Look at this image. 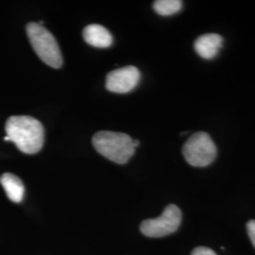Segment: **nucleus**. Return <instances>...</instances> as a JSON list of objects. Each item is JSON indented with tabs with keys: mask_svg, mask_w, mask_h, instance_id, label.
<instances>
[{
	"mask_svg": "<svg viewBox=\"0 0 255 255\" xmlns=\"http://www.w3.org/2000/svg\"><path fill=\"white\" fill-rule=\"evenodd\" d=\"M5 129L9 141L13 142L23 153H37L44 145V127L34 118L28 116L10 117L6 122Z\"/></svg>",
	"mask_w": 255,
	"mask_h": 255,
	"instance_id": "obj_1",
	"label": "nucleus"
},
{
	"mask_svg": "<svg viewBox=\"0 0 255 255\" xmlns=\"http://www.w3.org/2000/svg\"><path fill=\"white\" fill-rule=\"evenodd\" d=\"M92 142L100 154L117 164H126L135 151L133 140L123 132L101 130L93 136Z\"/></svg>",
	"mask_w": 255,
	"mask_h": 255,
	"instance_id": "obj_2",
	"label": "nucleus"
},
{
	"mask_svg": "<svg viewBox=\"0 0 255 255\" xmlns=\"http://www.w3.org/2000/svg\"><path fill=\"white\" fill-rule=\"evenodd\" d=\"M28 40L38 57L53 68L63 65V56L54 36L39 23L30 22L26 27Z\"/></svg>",
	"mask_w": 255,
	"mask_h": 255,
	"instance_id": "obj_3",
	"label": "nucleus"
},
{
	"mask_svg": "<svg viewBox=\"0 0 255 255\" xmlns=\"http://www.w3.org/2000/svg\"><path fill=\"white\" fill-rule=\"evenodd\" d=\"M218 149L208 133L199 131L187 139L182 147V154L192 166L203 167L214 162Z\"/></svg>",
	"mask_w": 255,
	"mask_h": 255,
	"instance_id": "obj_4",
	"label": "nucleus"
},
{
	"mask_svg": "<svg viewBox=\"0 0 255 255\" xmlns=\"http://www.w3.org/2000/svg\"><path fill=\"white\" fill-rule=\"evenodd\" d=\"M181 221L182 212L180 208L175 204H169L159 218L144 220L140 225V230L146 237H166L178 230Z\"/></svg>",
	"mask_w": 255,
	"mask_h": 255,
	"instance_id": "obj_5",
	"label": "nucleus"
},
{
	"mask_svg": "<svg viewBox=\"0 0 255 255\" xmlns=\"http://www.w3.org/2000/svg\"><path fill=\"white\" fill-rule=\"evenodd\" d=\"M140 81V71L132 65L125 66L110 72L106 77L107 90L118 94H126L133 90Z\"/></svg>",
	"mask_w": 255,
	"mask_h": 255,
	"instance_id": "obj_6",
	"label": "nucleus"
},
{
	"mask_svg": "<svg viewBox=\"0 0 255 255\" xmlns=\"http://www.w3.org/2000/svg\"><path fill=\"white\" fill-rule=\"evenodd\" d=\"M223 46V38L217 33H206L197 38L194 43L195 50L201 58L212 60L219 54Z\"/></svg>",
	"mask_w": 255,
	"mask_h": 255,
	"instance_id": "obj_7",
	"label": "nucleus"
},
{
	"mask_svg": "<svg viewBox=\"0 0 255 255\" xmlns=\"http://www.w3.org/2000/svg\"><path fill=\"white\" fill-rule=\"evenodd\" d=\"M82 36L88 45L99 48H107L113 44L111 32L106 27L98 24H92L84 27Z\"/></svg>",
	"mask_w": 255,
	"mask_h": 255,
	"instance_id": "obj_8",
	"label": "nucleus"
},
{
	"mask_svg": "<svg viewBox=\"0 0 255 255\" xmlns=\"http://www.w3.org/2000/svg\"><path fill=\"white\" fill-rule=\"evenodd\" d=\"M0 183L10 201L16 203L22 201L25 194V187L17 176L11 173H4L0 177Z\"/></svg>",
	"mask_w": 255,
	"mask_h": 255,
	"instance_id": "obj_9",
	"label": "nucleus"
},
{
	"mask_svg": "<svg viewBox=\"0 0 255 255\" xmlns=\"http://www.w3.org/2000/svg\"><path fill=\"white\" fill-rule=\"evenodd\" d=\"M182 8V2L180 0H157L153 3L155 11L163 16L172 15L179 12Z\"/></svg>",
	"mask_w": 255,
	"mask_h": 255,
	"instance_id": "obj_10",
	"label": "nucleus"
},
{
	"mask_svg": "<svg viewBox=\"0 0 255 255\" xmlns=\"http://www.w3.org/2000/svg\"><path fill=\"white\" fill-rule=\"evenodd\" d=\"M191 255H218L213 250L206 247H198L196 248L193 252Z\"/></svg>",
	"mask_w": 255,
	"mask_h": 255,
	"instance_id": "obj_11",
	"label": "nucleus"
},
{
	"mask_svg": "<svg viewBox=\"0 0 255 255\" xmlns=\"http://www.w3.org/2000/svg\"><path fill=\"white\" fill-rule=\"evenodd\" d=\"M247 230H248V235L251 238V241L255 248V220H250L247 223Z\"/></svg>",
	"mask_w": 255,
	"mask_h": 255,
	"instance_id": "obj_12",
	"label": "nucleus"
},
{
	"mask_svg": "<svg viewBox=\"0 0 255 255\" xmlns=\"http://www.w3.org/2000/svg\"><path fill=\"white\" fill-rule=\"evenodd\" d=\"M133 144H134V146H135V147H137V146L140 145V142H139L138 140H133Z\"/></svg>",
	"mask_w": 255,
	"mask_h": 255,
	"instance_id": "obj_13",
	"label": "nucleus"
}]
</instances>
